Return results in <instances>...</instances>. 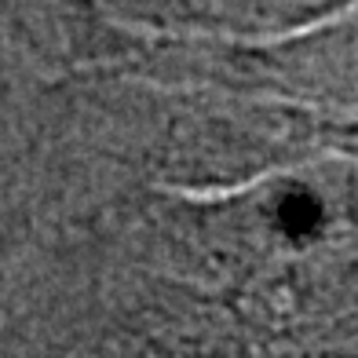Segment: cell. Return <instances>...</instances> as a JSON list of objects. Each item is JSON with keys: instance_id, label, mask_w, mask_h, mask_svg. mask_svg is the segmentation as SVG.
I'll use <instances>...</instances> for the list:
<instances>
[{"instance_id": "1", "label": "cell", "mask_w": 358, "mask_h": 358, "mask_svg": "<svg viewBox=\"0 0 358 358\" xmlns=\"http://www.w3.org/2000/svg\"><path fill=\"white\" fill-rule=\"evenodd\" d=\"M318 223H322V205L318 198H289L285 208H282V227L289 234H311L318 231Z\"/></svg>"}]
</instances>
